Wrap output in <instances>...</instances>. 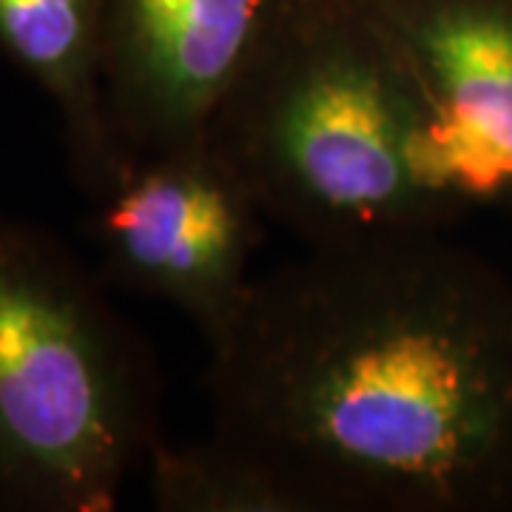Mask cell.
<instances>
[{
  "label": "cell",
  "instance_id": "1",
  "mask_svg": "<svg viewBox=\"0 0 512 512\" xmlns=\"http://www.w3.org/2000/svg\"><path fill=\"white\" fill-rule=\"evenodd\" d=\"M205 387L211 433L311 512L512 510V279L444 228L256 276Z\"/></svg>",
  "mask_w": 512,
  "mask_h": 512
},
{
  "label": "cell",
  "instance_id": "2",
  "mask_svg": "<svg viewBox=\"0 0 512 512\" xmlns=\"http://www.w3.org/2000/svg\"><path fill=\"white\" fill-rule=\"evenodd\" d=\"M205 143L305 245L464 220L419 80L367 0H291Z\"/></svg>",
  "mask_w": 512,
  "mask_h": 512
},
{
  "label": "cell",
  "instance_id": "3",
  "mask_svg": "<svg viewBox=\"0 0 512 512\" xmlns=\"http://www.w3.org/2000/svg\"><path fill=\"white\" fill-rule=\"evenodd\" d=\"M63 239L0 217V512H111L160 430L148 345Z\"/></svg>",
  "mask_w": 512,
  "mask_h": 512
},
{
  "label": "cell",
  "instance_id": "4",
  "mask_svg": "<svg viewBox=\"0 0 512 512\" xmlns=\"http://www.w3.org/2000/svg\"><path fill=\"white\" fill-rule=\"evenodd\" d=\"M268 220L208 143L128 160L89 202L97 274L117 291L157 299L214 342L242 308Z\"/></svg>",
  "mask_w": 512,
  "mask_h": 512
},
{
  "label": "cell",
  "instance_id": "5",
  "mask_svg": "<svg viewBox=\"0 0 512 512\" xmlns=\"http://www.w3.org/2000/svg\"><path fill=\"white\" fill-rule=\"evenodd\" d=\"M288 3L103 0V103L126 160L205 143Z\"/></svg>",
  "mask_w": 512,
  "mask_h": 512
},
{
  "label": "cell",
  "instance_id": "6",
  "mask_svg": "<svg viewBox=\"0 0 512 512\" xmlns=\"http://www.w3.org/2000/svg\"><path fill=\"white\" fill-rule=\"evenodd\" d=\"M430 111L441 185L467 217L512 214V0H367Z\"/></svg>",
  "mask_w": 512,
  "mask_h": 512
},
{
  "label": "cell",
  "instance_id": "7",
  "mask_svg": "<svg viewBox=\"0 0 512 512\" xmlns=\"http://www.w3.org/2000/svg\"><path fill=\"white\" fill-rule=\"evenodd\" d=\"M103 0H0V57L57 111L74 185L92 202L126 171L100 77Z\"/></svg>",
  "mask_w": 512,
  "mask_h": 512
},
{
  "label": "cell",
  "instance_id": "8",
  "mask_svg": "<svg viewBox=\"0 0 512 512\" xmlns=\"http://www.w3.org/2000/svg\"><path fill=\"white\" fill-rule=\"evenodd\" d=\"M143 473L160 512H311L285 478L214 433L188 444L160 436Z\"/></svg>",
  "mask_w": 512,
  "mask_h": 512
}]
</instances>
